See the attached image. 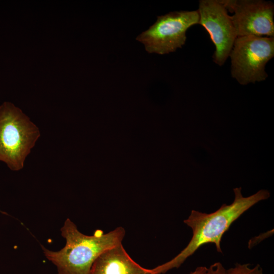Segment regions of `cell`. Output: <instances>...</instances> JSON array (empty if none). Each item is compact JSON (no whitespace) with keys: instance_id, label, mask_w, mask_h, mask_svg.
<instances>
[{"instance_id":"6da1fadb","label":"cell","mask_w":274,"mask_h":274,"mask_svg":"<svg viewBox=\"0 0 274 274\" xmlns=\"http://www.w3.org/2000/svg\"><path fill=\"white\" fill-rule=\"evenodd\" d=\"M242 188L233 189L234 199L230 204H223L216 211L208 214L192 210L184 223L192 230V236L187 246L177 256L167 262L151 269L154 274L164 273L179 268L201 246L214 244L217 252L222 253L221 241L231 225L245 212L258 202L270 197L269 192L259 190L249 196L244 197Z\"/></svg>"},{"instance_id":"3957f363","label":"cell","mask_w":274,"mask_h":274,"mask_svg":"<svg viewBox=\"0 0 274 274\" xmlns=\"http://www.w3.org/2000/svg\"><path fill=\"white\" fill-rule=\"evenodd\" d=\"M40 131L23 112L10 102L0 106V161L13 171L22 169Z\"/></svg>"},{"instance_id":"ba28073f","label":"cell","mask_w":274,"mask_h":274,"mask_svg":"<svg viewBox=\"0 0 274 274\" xmlns=\"http://www.w3.org/2000/svg\"><path fill=\"white\" fill-rule=\"evenodd\" d=\"M89 274H154L135 262L122 244L102 253L93 263Z\"/></svg>"},{"instance_id":"277c9868","label":"cell","mask_w":274,"mask_h":274,"mask_svg":"<svg viewBox=\"0 0 274 274\" xmlns=\"http://www.w3.org/2000/svg\"><path fill=\"white\" fill-rule=\"evenodd\" d=\"M274 56V37L245 36L236 38L229 57L231 75L240 84L265 80L266 63Z\"/></svg>"},{"instance_id":"30bf717a","label":"cell","mask_w":274,"mask_h":274,"mask_svg":"<svg viewBox=\"0 0 274 274\" xmlns=\"http://www.w3.org/2000/svg\"><path fill=\"white\" fill-rule=\"evenodd\" d=\"M205 274H226V269L221 262H217L207 268Z\"/></svg>"},{"instance_id":"8fae6325","label":"cell","mask_w":274,"mask_h":274,"mask_svg":"<svg viewBox=\"0 0 274 274\" xmlns=\"http://www.w3.org/2000/svg\"><path fill=\"white\" fill-rule=\"evenodd\" d=\"M207 270V267L204 266L197 267L193 271L189 274H205Z\"/></svg>"},{"instance_id":"5b68a950","label":"cell","mask_w":274,"mask_h":274,"mask_svg":"<svg viewBox=\"0 0 274 274\" xmlns=\"http://www.w3.org/2000/svg\"><path fill=\"white\" fill-rule=\"evenodd\" d=\"M197 11H180L158 16L148 29L136 37L150 53L163 55L182 48L186 40V31L198 24Z\"/></svg>"},{"instance_id":"52a82bcc","label":"cell","mask_w":274,"mask_h":274,"mask_svg":"<svg viewBox=\"0 0 274 274\" xmlns=\"http://www.w3.org/2000/svg\"><path fill=\"white\" fill-rule=\"evenodd\" d=\"M198 24L209 33L215 46L213 58L215 63L224 64L237 38L231 16L220 0L199 1Z\"/></svg>"},{"instance_id":"9c48e42d","label":"cell","mask_w":274,"mask_h":274,"mask_svg":"<svg viewBox=\"0 0 274 274\" xmlns=\"http://www.w3.org/2000/svg\"><path fill=\"white\" fill-rule=\"evenodd\" d=\"M250 265L249 263H236L233 267L226 270V274H264L259 264H257L253 268H251Z\"/></svg>"},{"instance_id":"7a4b0ae2","label":"cell","mask_w":274,"mask_h":274,"mask_svg":"<svg viewBox=\"0 0 274 274\" xmlns=\"http://www.w3.org/2000/svg\"><path fill=\"white\" fill-rule=\"evenodd\" d=\"M65 246L58 251L42 247L45 257L54 264L57 274H89L95 260L108 249L122 244L125 231L122 227L104 233L98 229L92 235L79 231L68 218L61 228Z\"/></svg>"},{"instance_id":"7c38bea8","label":"cell","mask_w":274,"mask_h":274,"mask_svg":"<svg viewBox=\"0 0 274 274\" xmlns=\"http://www.w3.org/2000/svg\"><path fill=\"white\" fill-rule=\"evenodd\" d=\"M0 212H1V211H0Z\"/></svg>"},{"instance_id":"8992f818","label":"cell","mask_w":274,"mask_h":274,"mask_svg":"<svg viewBox=\"0 0 274 274\" xmlns=\"http://www.w3.org/2000/svg\"><path fill=\"white\" fill-rule=\"evenodd\" d=\"M231 16L237 37H274V5L263 0H220Z\"/></svg>"}]
</instances>
